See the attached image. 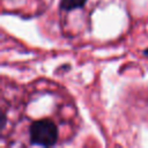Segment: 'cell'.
Here are the masks:
<instances>
[{
    "mask_svg": "<svg viewBox=\"0 0 148 148\" xmlns=\"http://www.w3.org/2000/svg\"><path fill=\"white\" fill-rule=\"evenodd\" d=\"M58 136V127L51 119L36 120L29 127V140L32 145L51 147L57 143Z\"/></svg>",
    "mask_w": 148,
    "mask_h": 148,
    "instance_id": "obj_1",
    "label": "cell"
},
{
    "mask_svg": "<svg viewBox=\"0 0 148 148\" xmlns=\"http://www.w3.org/2000/svg\"><path fill=\"white\" fill-rule=\"evenodd\" d=\"M86 2H87V0H60L59 6L62 10L71 12V10H74V9L83 8Z\"/></svg>",
    "mask_w": 148,
    "mask_h": 148,
    "instance_id": "obj_2",
    "label": "cell"
},
{
    "mask_svg": "<svg viewBox=\"0 0 148 148\" xmlns=\"http://www.w3.org/2000/svg\"><path fill=\"white\" fill-rule=\"evenodd\" d=\"M5 124H6V116H5V113H2V118H1V128H3Z\"/></svg>",
    "mask_w": 148,
    "mask_h": 148,
    "instance_id": "obj_3",
    "label": "cell"
},
{
    "mask_svg": "<svg viewBox=\"0 0 148 148\" xmlns=\"http://www.w3.org/2000/svg\"><path fill=\"white\" fill-rule=\"evenodd\" d=\"M143 54L148 57V49H146V50H143Z\"/></svg>",
    "mask_w": 148,
    "mask_h": 148,
    "instance_id": "obj_4",
    "label": "cell"
}]
</instances>
